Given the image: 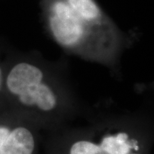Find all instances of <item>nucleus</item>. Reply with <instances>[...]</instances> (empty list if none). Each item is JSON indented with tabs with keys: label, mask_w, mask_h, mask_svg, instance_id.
I'll return each instance as SVG.
<instances>
[{
	"label": "nucleus",
	"mask_w": 154,
	"mask_h": 154,
	"mask_svg": "<svg viewBox=\"0 0 154 154\" xmlns=\"http://www.w3.org/2000/svg\"><path fill=\"white\" fill-rule=\"evenodd\" d=\"M43 26L66 53L115 66L135 38L119 27L96 0H39Z\"/></svg>",
	"instance_id": "obj_1"
},
{
	"label": "nucleus",
	"mask_w": 154,
	"mask_h": 154,
	"mask_svg": "<svg viewBox=\"0 0 154 154\" xmlns=\"http://www.w3.org/2000/svg\"><path fill=\"white\" fill-rule=\"evenodd\" d=\"M59 74L37 54L15 56L4 70V90L23 106L51 112L66 93Z\"/></svg>",
	"instance_id": "obj_2"
},
{
	"label": "nucleus",
	"mask_w": 154,
	"mask_h": 154,
	"mask_svg": "<svg viewBox=\"0 0 154 154\" xmlns=\"http://www.w3.org/2000/svg\"><path fill=\"white\" fill-rule=\"evenodd\" d=\"M99 137L76 140L69 154H142L137 140L124 131L108 132Z\"/></svg>",
	"instance_id": "obj_3"
},
{
	"label": "nucleus",
	"mask_w": 154,
	"mask_h": 154,
	"mask_svg": "<svg viewBox=\"0 0 154 154\" xmlns=\"http://www.w3.org/2000/svg\"><path fill=\"white\" fill-rule=\"evenodd\" d=\"M35 139L32 132L24 126L11 129L0 147V154H33Z\"/></svg>",
	"instance_id": "obj_4"
},
{
	"label": "nucleus",
	"mask_w": 154,
	"mask_h": 154,
	"mask_svg": "<svg viewBox=\"0 0 154 154\" xmlns=\"http://www.w3.org/2000/svg\"><path fill=\"white\" fill-rule=\"evenodd\" d=\"M11 128H9L8 126H0V147L2 145L6 138L9 133H10Z\"/></svg>",
	"instance_id": "obj_5"
}]
</instances>
